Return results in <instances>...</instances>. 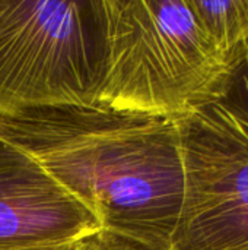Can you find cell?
I'll return each mask as SVG.
<instances>
[{
    "label": "cell",
    "mask_w": 248,
    "mask_h": 250,
    "mask_svg": "<svg viewBox=\"0 0 248 250\" xmlns=\"http://www.w3.org/2000/svg\"><path fill=\"white\" fill-rule=\"evenodd\" d=\"M0 139L88 208L101 229L171 249L184 198L177 119L66 105L0 116Z\"/></svg>",
    "instance_id": "obj_1"
},
{
    "label": "cell",
    "mask_w": 248,
    "mask_h": 250,
    "mask_svg": "<svg viewBox=\"0 0 248 250\" xmlns=\"http://www.w3.org/2000/svg\"><path fill=\"white\" fill-rule=\"evenodd\" d=\"M108 64L96 104L177 119L231 94L240 66L191 0H105Z\"/></svg>",
    "instance_id": "obj_2"
},
{
    "label": "cell",
    "mask_w": 248,
    "mask_h": 250,
    "mask_svg": "<svg viewBox=\"0 0 248 250\" xmlns=\"http://www.w3.org/2000/svg\"><path fill=\"white\" fill-rule=\"evenodd\" d=\"M107 64L105 0H0V116L94 105Z\"/></svg>",
    "instance_id": "obj_3"
},
{
    "label": "cell",
    "mask_w": 248,
    "mask_h": 250,
    "mask_svg": "<svg viewBox=\"0 0 248 250\" xmlns=\"http://www.w3.org/2000/svg\"><path fill=\"white\" fill-rule=\"evenodd\" d=\"M177 123L184 198L170 250H248V107L228 95Z\"/></svg>",
    "instance_id": "obj_4"
},
{
    "label": "cell",
    "mask_w": 248,
    "mask_h": 250,
    "mask_svg": "<svg viewBox=\"0 0 248 250\" xmlns=\"http://www.w3.org/2000/svg\"><path fill=\"white\" fill-rule=\"evenodd\" d=\"M101 224L37 164L0 182V250L79 242Z\"/></svg>",
    "instance_id": "obj_5"
},
{
    "label": "cell",
    "mask_w": 248,
    "mask_h": 250,
    "mask_svg": "<svg viewBox=\"0 0 248 250\" xmlns=\"http://www.w3.org/2000/svg\"><path fill=\"white\" fill-rule=\"evenodd\" d=\"M216 47L238 66L248 45V0H191Z\"/></svg>",
    "instance_id": "obj_6"
},
{
    "label": "cell",
    "mask_w": 248,
    "mask_h": 250,
    "mask_svg": "<svg viewBox=\"0 0 248 250\" xmlns=\"http://www.w3.org/2000/svg\"><path fill=\"white\" fill-rule=\"evenodd\" d=\"M82 250H159L110 230H98L82 239Z\"/></svg>",
    "instance_id": "obj_7"
},
{
    "label": "cell",
    "mask_w": 248,
    "mask_h": 250,
    "mask_svg": "<svg viewBox=\"0 0 248 250\" xmlns=\"http://www.w3.org/2000/svg\"><path fill=\"white\" fill-rule=\"evenodd\" d=\"M34 166L35 163H32L25 154L0 139V182L7 180Z\"/></svg>",
    "instance_id": "obj_8"
},
{
    "label": "cell",
    "mask_w": 248,
    "mask_h": 250,
    "mask_svg": "<svg viewBox=\"0 0 248 250\" xmlns=\"http://www.w3.org/2000/svg\"><path fill=\"white\" fill-rule=\"evenodd\" d=\"M238 73H243L244 88H246V92H247V97H248V45H247V48H246V51H244L243 62H241V64H240Z\"/></svg>",
    "instance_id": "obj_9"
},
{
    "label": "cell",
    "mask_w": 248,
    "mask_h": 250,
    "mask_svg": "<svg viewBox=\"0 0 248 250\" xmlns=\"http://www.w3.org/2000/svg\"><path fill=\"white\" fill-rule=\"evenodd\" d=\"M26 250H82V240L66 243L60 246H51V248H38V249H26Z\"/></svg>",
    "instance_id": "obj_10"
}]
</instances>
